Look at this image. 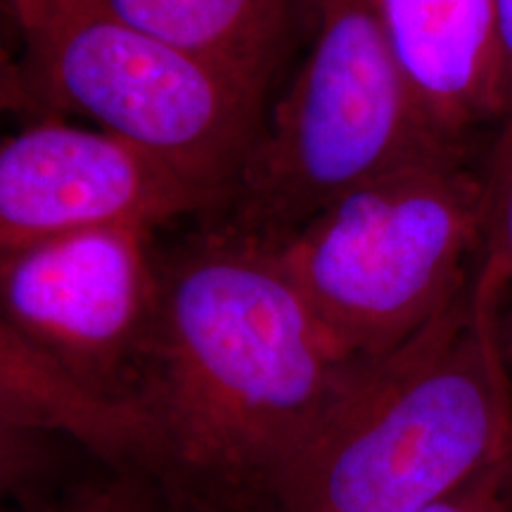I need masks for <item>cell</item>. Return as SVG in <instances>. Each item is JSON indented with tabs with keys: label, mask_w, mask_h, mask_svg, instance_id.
Instances as JSON below:
<instances>
[{
	"label": "cell",
	"mask_w": 512,
	"mask_h": 512,
	"mask_svg": "<svg viewBox=\"0 0 512 512\" xmlns=\"http://www.w3.org/2000/svg\"><path fill=\"white\" fill-rule=\"evenodd\" d=\"M0 418L74 441L117 467L140 470L150 444V430L140 411L83 392L3 318Z\"/></svg>",
	"instance_id": "10"
},
{
	"label": "cell",
	"mask_w": 512,
	"mask_h": 512,
	"mask_svg": "<svg viewBox=\"0 0 512 512\" xmlns=\"http://www.w3.org/2000/svg\"><path fill=\"white\" fill-rule=\"evenodd\" d=\"M489 204V247L508 273L512 287V112L503 119L484 169Z\"/></svg>",
	"instance_id": "12"
},
{
	"label": "cell",
	"mask_w": 512,
	"mask_h": 512,
	"mask_svg": "<svg viewBox=\"0 0 512 512\" xmlns=\"http://www.w3.org/2000/svg\"><path fill=\"white\" fill-rule=\"evenodd\" d=\"M309 36L230 197L204 221L275 245L377 176L467 157L422 114L370 0H316Z\"/></svg>",
	"instance_id": "3"
},
{
	"label": "cell",
	"mask_w": 512,
	"mask_h": 512,
	"mask_svg": "<svg viewBox=\"0 0 512 512\" xmlns=\"http://www.w3.org/2000/svg\"><path fill=\"white\" fill-rule=\"evenodd\" d=\"M403 79L446 143L508 117L501 0H370Z\"/></svg>",
	"instance_id": "8"
},
{
	"label": "cell",
	"mask_w": 512,
	"mask_h": 512,
	"mask_svg": "<svg viewBox=\"0 0 512 512\" xmlns=\"http://www.w3.org/2000/svg\"><path fill=\"white\" fill-rule=\"evenodd\" d=\"M62 437L0 418V503L36 494Z\"/></svg>",
	"instance_id": "11"
},
{
	"label": "cell",
	"mask_w": 512,
	"mask_h": 512,
	"mask_svg": "<svg viewBox=\"0 0 512 512\" xmlns=\"http://www.w3.org/2000/svg\"><path fill=\"white\" fill-rule=\"evenodd\" d=\"M10 117H43L34 86H31L27 64L17 60L0 36V121Z\"/></svg>",
	"instance_id": "14"
},
{
	"label": "cell",
	"mask_w": 512,
	"mask_h": 512,
	"mask_svg": "<svg viewBox=\"0 0 512 512\" xmlns=\"http://www.w3.org/2000/svg\"><path fill=\"white\" fill-rule=\"evenodd\" d=\"M486 242L484 171L441 157L344 192L273 247L339 347L370 358L446 309Z\"/></svg>",
	"instance_id": "4"
},
{
	"label": "cell",
	"mask_w": 512,
	"mask_h": 512,
	"mask_svg": "<svg viewBox=\"0 0 512 512\" xmlns=\"http://www.w3.org/2000/svg\"><path fill=\"white\" fill-rule=\"evenodd\" d=\"M147 34L219 64L271 102L316 0H98Z\"/></svg>",
	"instance_id": "9"
},
{
	"label": "cell",
	"mask_w": 512,
	"mask_h": 512,
	"mask_svg": "<svg viewBox=\"0 0 512 512\" xmlns=\"http://www.w3.org/2000/svg\"><path fill=\"white\" fill-rule=\"evenodd\" d=\"M22 60L43 117L88 119L209 192L216 211L268 110V100L219 64L133 27L98 0H69Z\"/></svg>",
	"instance_id": "5"
},
{
	"label": "cell",
	"mask_w": 512,
	"mask_h": 512,
	"mask_svg": "<svg viewBox=\"0 0 512 512\" xmlns=\"http://www.w3.org/2000/svg\"><path fill=\"white\" fill-rule=\"evenodd\" d=\"M503 3V34H505V67H508V114L512 112V0Z\"/></svg>",
	"instance_id": "16"
},
{
	"label": "cell",
	"mask_w": 512,
	"mask_h": 512,
	"mask_svg": "<svg viewBox=\"0 0 512 512\" xmlns=\"http://www.w3.org/2000/svg\"><path fill=\"white\" fill-rule=\"evenodd\" d=\"M157 304L145 223L76 230L0 264V318L83 392L136 411Z\"/></svg>",
	"instance_id": "6"
},
{
	"label": "cell",
	"mask_w": 512,
	"mask_h": 512,
	"mask_svg": "<svg viewBox=\"0 0 512 512\" xmlns=\"http://www.w3.org/2000/svg\"><path fill=\"white\" fill-rule=\"evenodd\" d=\"M415 512H512V463L489 472L458 494Z\"/></svg>",
	"instance_id": "13"
},
{
	"label": "cell",
	"mask_w": 512,
	"mask_h": 512,
	"mask_svg": "<svg viewBox=\"0 0 512 512\" xmlns=\"http://www.w3.org/2000/svg\"><path fill=\"white\" fill-rule=\"evenodd\" d=\"M98 510L100 508H88V512H98ZM0 512H64V510L55 508V505L34 501L31 496H24V498H15V501L0 503Z\"/></svg>",
	"instance_id": "17"
},
{
	"label": "cell",
	"mask_w": 512,
	"mask_h": 512,
	"mask_svg": "<svg viewBox=\"0 0 512 512\" xmlns=\"http://www.w3.org/2000/svg\"><path fill=\"white\" fill-rule=\"evenodd\" d=\"M67 3L69 0H5L12 24L24 43V55L43 41Z\"/></svg>",
	"instance_id": "15"
},
{
	"label": "cell",
	"mask_w": 512,
	"mask_h": 512,
	"mask_svg": "<svg viewBox=\"0 0 512 512\" xmlns=\"http://www.w3.org/2000/svg\"><path fill=\"white\" fill-rule=\"evenodd\" d=\"M0 17H5L12 24V17H10V12H8V5H5V0H0ZM12 27H15V24H12Z\"/></svg>",
	"instance_id": "19"
},
{
	"label": "cell",
	"mask_w": 512,
	"mask_h": 512,
	"mask_svg": "<svg viewBox=\"0 0 512 512\" xmlns=\"http://www.w3.org/2000/svg\"><path fill=\"white\" fill-rule=\"evenodd\" d=\"M510 280L489 247L430 323L356 358L294 448L268 512H415L512 463Z\"/></svg>",
	"instance_id": "2"
},
{
	"label": "cell",
	"mask_w": 512,
	"mask_h": 512,
	"mask_svg": "<svg viewBox=\"0 0 512 512\" xmlns=\"http://www.w3.org/2000/svg\"><path fill=\"white\" fill-rule=\"evenodd\" d=\"M171 505V503H169ZM171 508H174V505H171ZM176 512H185V510H178V508H174ZM98 512H145V510H133V508H124V505H117V508H112L110 503H107V508H100Z\"/></svg>",
	"instance_id": "18"
},
{
	"label": "cell",
	"mask_w": 512,
	"mask_h": 512,
	"mask_svg": "<svg viewBox=\"0 0 512 512\" xmlns=\"http://www.w3.org/2000/svg\"><path fill=\"white\" fill-rule=\"evenodd\" d=\"M356 358L320 323L271 242L221 223L159 247L138 411L143 465L185 512H268L294 448Z\"/></svg>",
	"instance_id": "1"
},
{
	"label": "cell",
	"mask_w": 512,
	"mask_h": 512,
	"mask_svg": "<svg viewBox=\"0 0 512 512\" xmlns=\"http://www.w3.org/2000/svg\"><path fill=\"white\" fill-rule=\"evenodd\" d=\"M209 192L93 126L29 119L0 136V264L60 235L107 223L164 228L209 219Z\"/></svg>",
	"instance_id": "7"
}]
</instances>
